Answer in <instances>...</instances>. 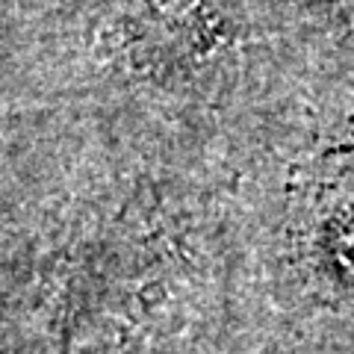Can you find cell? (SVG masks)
I'll return each instance as SVG.
<instances>
[{
	"label": "cell",
	"mask_w": 354,
	"mask_h": 354,
	"mask_svg": "<svg viewBox=\"0 0 354 354\" xmlns=\"http://www.w3.org/2000/svg\"><path fill=\"white\" fill-rule=\"evenodd\" d=\"M334 3V9L348 21V27H354V0H330Z\"/></svg>",
	"instance_id": "1"
}]
</instances>
